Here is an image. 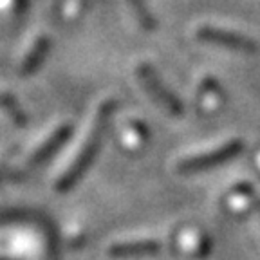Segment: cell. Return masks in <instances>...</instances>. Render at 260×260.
<instances>
[{"label": "cell", "instance_id": "4", "mask_svg": "<svg viewBox=\"0 0 260 260\" xmlns=\"http://www.w3.org/2000/svg\"><path fill=\"white\" fill-rule=\"evenodd\" d=\"M159 249L157 242H139L132 246H125L119 249V253H132V255H143V253H155Z\"/></svg>", "mask_w": 260, "mask_h": 260}, {"label": "cell", "instance_id": "3", "mask_svg": "<svg viewBox=\"0 0 260 260\" xmlns=\"http://www.w3.org/2000/svg\"><path fill=\"white\" fill-rule=\"evenodd\" d=\"M141 74H143V80H145V85L148 87L152 96H154L155 100L168 110V112L175 114V116H181V114L184 112V107H183V103H181V100L162 85L161 80L155 76V73L150 69V67H143Z\"/></svg>", "mask_w": 260, "mask_h": 260}, {"label": "cell", "instance_id": "5", "mask_svg": "<svg viewBox=\"0 0 260 260\" xmlns=\"http://www.w3.org/2000/svg\"><path fill=\"white\" fill-rule=\"evenodd\" d=\"M256 206H258V210H260V197H256Z\"/></svg>", "mask_w": 260, "mask_h": 260}, {"label": "cell", "instance_id": "2", "mask_svg": "<svg viewBox=\"0 0 260 260\" xmlns=\"http://www.w3.org/2000/svg\"><path fill=\"white\" fill-rule=\"evenodd\" d=\"M197 38L208 44L219 45V47L232 49V51H239V53H256L258 51V45L255 40L248 37H242V35H237L232 31H224V29L217 27H201L197 31Z\"/></svg>", "mask_w": 260, "mask_h": 260}, {"label": "cell", "instance_id": "1", "mask_svg": "<svg viewBox=\"0 0 260 260\" xmlns=\"http://www.w3.org/2000/svg\"><path fill=\"white\" fill-rule=\"evenodd\" d=\"M242 148H244V145L240 139L228 141L226 145L217 148V150L193 155V157H188V159H184V161H181L179 162V170L183 172V174H197V172L211 170V168L233 161L237 155H240Z\"/></svg>", "mask_w": 260, "mask_h": 260}]
</instances>
